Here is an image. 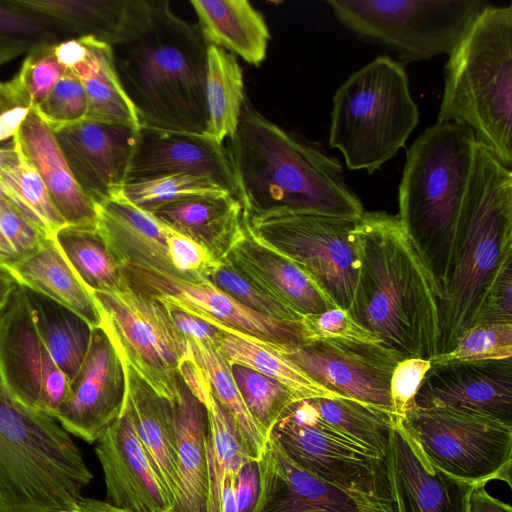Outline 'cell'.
<instances>
[{
    "instance_id": "obj_1",
    "label": "cell",
    "mask_w": 512,
    "mask_h": 512,
    "mask_svg": "<svg viewBox=\"0 0 512 512\" xmlns=\"http://www.w3.org/2000/svg\"><path fill=\"white\" fill-rule=\"evenodd\" d=\"M357 232L360 266L349 313L402 360H431L439 352V293L398 216L364 211Z\"/></svg>"
},
{
    "instance_id": "obj_2",
    "label": "cell",
    "mask_w": 512,
    "mask_h": 512,
    "mask_svg": "<svg viewBox=\"0 0 512 512\" xmlns=\"http://www.w3.org/2000/svg\"><path fill=\"white\" fill-rule=\"evenodd\" d=\"M226 148L244 213L347 218L364 213L338 159L275 124L248 99Z\"/></svg>"
},
{
    "instance_id": "obj_3",
    "label": "cell",
    "mask_w": 512,
    "mask_h": 512,
    "mask_svg": "<svg viewBox=\"0 0 512 512\" xmlns=\"http://www.w3.org/2000/svg\"><path fill=\"white\" fill-rule=\"evenodd\" d=\"M207 47L198 25L176 15L166 0H155L138 37L112 47L140 127L204 133Z\"/></svg>"
},
{
    "instance_id": "obj_4",
    "label": "cell",
    "mask_w": 512,
    "mask_h": 512,
    "mask_svg": "<svg viewBox=\"0 0 512 512\" xmlns=\"http://www.w3.org/2000/svg\"><path fill=\"white\" fill-rule=\"evenodd\" d=\"M512 257V172L475 144L449 275L439 300V354L474 322L482 297Z\"/></svg>"
},
{
    "instance_id": "obj_5",
    "label": "cell",
    "mask_w": 512,
    "mask_h": 512,
    "mask_svg": "<svg viewBox=\"0 0 512 512\" xmlns=\"http://www.w3.org/2000/svg\"><path fill=\"white\" fill-rule=\"evenodd\" d=\"M475 144L467 128L436 122L406 152L397 216L426 265L439 300L452 263Z\"/></svg>"
},
{
    "instance_id": "obj_6",
    "label": "cell",
    "mask_w": 512,
    "mask_h": 512,
    "mask_svg": "<svg viewBox=\"0 0 512 512\" xmlns=\"http://www.w3.org/2000/svg\"><path fill=\"white\" fill-rule=\"evenodd\" d=\"M437 122L472 132L512 167V5L489 3L448 54Z\"/></svg>"
},
{
    "instance_id": "obj_7",
    "label": "cell",
    "mask_w": 512,
    "mask_h": 512,
    "mask_svg": "<svg viewBox=\"0 0 512 512\" xmlns=\"http://www.w3.org/2000/svg\"><path fill=\"white\" fill-rule=\"evenodd\" d=\"M93 475L70 434L18 401L0 376V497L5 512H73Z\"/></svg>"
},
{
    "instance_id": "obj_8",
    "label": "cell",
    "mask_w": 512,
    "mask_h": 512,
    "mask_svg": "<svg viewBox=\"0 0 512 512\" xmlns=\"http://www.w3.org/2000/svg\"><path fill=\"white\" fill-rule=\"evenodd\" d=\"M329 145L350 170L372 174L404 146L419 111L404 66L379 56L352 73L332 99Z\"/></svg>"
},
{
    "instance_id": "obj_9",
    "label": "cell",
    "mask_w": 512,
    "mask_h": 512,
    "mask_svg": "<svg viewBox=\"0 0 512 512\" xmlns=\"http://www.w3.org/2000/svg\"><path fill=\"white\" fill-rule=\"evenodd\" d=\"M355 36L393 52L404 63L449 54L483 0H327Z\"/></svg>"
},
{
    "instance_id": "obj_10",
    "label": "cell",
    "mask_w": 512,
    "mask_h": 512,
    "mask_svg": "<svg viewBox=\"0 0 512 512\" xmlns=\"http://www.w3.org/2000/svg\"><path fill=\"white\" fill-rule=\"evenodd\" d=\"M359 218L243 212L255 239L296 263L338 308L346 310L360 266Z\"/></svg>"
},
{
    "instance_id": "obj_11",
    "label": "cell",
    "mask_w": 512,
    "mask_h": 512,
    "mask_svg": "<svg viewBox=\"0 0 512 512\" xmlns=\"http://www.w3.org/2000/svg\"><path fill=\"white\" fill-rule=\"evenodd\" d=\"M426 461L471 484L511 487L512 425L451 408H417L399 417Z\"/></svg>"
},
{
    "instance_id": "obj_12",
    "label": "cell",
    "mask_w": 512,
    "mask_h": 512,
    "mask_svg": "<svg viewBox=\"0 0 512 512\" xmlns=\"http://www.w3.org/2000/svg\"><path fill=\"white\" fill-rule=\"evenodd\" d=\"M122 359L172 405L179 394V369L191 347L168 309L154 297L129 287L117 293L89 290Z\"/></svg>"
},
{
    "instance_id": "obj_13",
    "label": "cell",
    "mask_w": 512,
    "mask_h": 512,
    "mask_svg": "<svg viewBox=\"0 0 512 512\" xmlns=\"http://www.w3.org/2000/svg\"><path fill=\"white\" fill-rule=\"evenodd\" d=\"M270 435L306 472L349 491L393 499L387 458L331 427L307 399L292 403Z\"/></svg>"
},
{
    "instance_id": "obj_14",
    "label": "cell",
    "mask_w": 512,
    "mask_h": 512,
    "mask_svg": "<svg viewBox=\"0 0 512 512\" xmlns=\"http://www.w3.org/2000/svg\"><path fill=\"white\" fill-rule=\"evenodd\" d=\"M129 285L165 306L201 318L218 329L277 346L307 343L300 321L277 320L244 307L209 280L192 282L148 266L122 267Z\"/></svg>"
},
{
    "instance_id": "obj_15",
    "label": "cell",
    "mask_w": 512,
    "mask_h": 512,
    "mask_svg": "<svg viewBox=\"0 0 512 512\" xmlns=\"http://www.w3.org/2000/svg\"><path fill=\"white\" fill-rule=\"evenodd\" d=\"M273 348L332 393L395 414L390 380L402 359L384 346L325 339Z\"/></svg>"
},
{
    "instance_id": "obj_16",
    "label": "cell",
    "mask_w": 512,
    "mask_h": 512,
    "mask_svg": "<svg viewBox=\"0 0 512 512\" xmlns=\"http://www.w3.org/2000/svg\"><path fill=\"white\" fill-rule=\"evenodd\" d=\"M0 376L18 401L53 418L69 388L42 341L20 285L0 315Z\"/></svg>"
},
{
    "instance_id": "obj_17",
    "label": "cell",
    "mask_w": 512,
    "mask_h": 512,
    "mask_svg": "<svg viewBox=\"0 0 512 512\" xmlns=\"http://www.w3.org/2000/svg\"><path fill=\"white\" fill-rule=\"evenodd\" d=\"M126 396L123 360L107 330L92 329L84 362L61 402L54 419L88 443L96 442L119 418Z\"/></svg>"
},
{
    "instance_id": "obj_18",
    "label": "cell",
    "mask_w": 512,
    "mask_h": 512,
    "mask_svg": "<svg viewBox=\"0 0 512 512\" xmlns=\"http://www.w3.org/2000/svg\"><path fill=\"white\" fill-rule=\"evenodd\" d=\"M257 468L258 494L250 512H398L393 499L349 491L301 469L272 435Z\"/></svg>"
},
{
    "instance_id": "obj_19",
    "label": "cell",
    "mask_w": 512,
    "mask_h": 512,
    "mask_svg": "<svg viewBox=\"0 0 512 512\" xmlns=\"http://www.w3.org/2000/svg\"><path fill=\"white\" fill-rule=\"evenodd\" d=\"M417 408H451L512 425V357L431 364Z\"/></svg>"
},
{
    "instance_id": "obj_20",
    "label": "cell",
    "mask_w": 512,
    "mask_h": 512,
    "mask_svg": "<svg viewBox=\"0 0 512 512\" xmlns=\"http://www.w3.org/2000/svg\"><path fill=\"white\" fill-rule=\"evenodd\" d=\"M178 173L209 178L239 200L233 167L223 144L200 133L141 126L125 182Z\"/></svg>"
},
{
    "instance_id": "obj_21",
    "label": "cell",
    "mask_w": 512,
    "mask_h": 512,
    "mask_svg": "<svg viewBox=\"0 0 512 512\" xmlns=\"http://www.w3.org/2000/svg\"><path fill=\"white\" fill-rule=\"evenodd\" d=\"M138 130L84 119L54 132L75 179L94 204L125 183Z\"/></svg>"
},
{
    "instance_id": "obj_22",
    "label": "cell",
    "mask_w": 512,
    "mask_h": 512,
    "mask_svg": "<svg viewBox=\"0 0 512 512\" xmlns=\"http://www.w3.org/2000/svg\"><path fill=\"white\" fill-rule=\"evenodd\" d=\"M106 502L132 512H171V505L149 463L125 410L96 441Z\"/></svg>"
},
{
    "instance_id": "obj_23",
    "label": "cell",
    "mask_w": 512,
    "mask_h": 512,
    "mask_svg": "<svg viewBox=\"0 0 512 512\" xmlns=\"http://www.w3.org/2000/svg\"><path fill=\"white\" fill-rule=\"evenodd\" d=\"M387 461L398 512H468L469 496L476 485L429 464L399 417Z\"/></svg>"
},
{
    "instance_id": "obj_24",
    "label": "cell",
    "mask_w": 512,
    "mask_h": 512,
    "mask_svg": "<svg viewBox=\"0 0 512 512\" xmlns=\"http://www.w3.org/2000/svg\"><path fill=\"white\" fill-rule=\"evenodd\" d=\"M51 21L67 38L91 36L117 46L147 27L155 0H7Z\"/></svg>"
},
{
    "instance_id": "obj_25",
    "label": "cell",
    "mask_w": 512,
    "mask_h": 512,
    "mask_svg": "<svg viewBox=\"0 0 512 512\" xmlns=\"http://www.w3.org/2000/svg\"><path fill=\"white\" fill-rule=\"evenodd\" d=\"M224 259L302 317L338 308L307 272L255 239L245 224Z\"/></svg>"
},
{
    "instance_id": "obj_26",
    "label": "cell",
    "mask_w": 512,
    "mask_h": 512,
    "mask_svg": "<svg viewBox=\"0 0 512 512\" xmlns=\"http://www.w3.org/2000/svg\"><path fill=\"white\" fill-rule=\"evenodd\" d=\"M123 364L126 378L123 410L134 425L172 511L179 490L174 407L157 394L126 361L123 360Z\"/></svg>"
},
{
    "instance_id": "obj_27",
    "label": "cell",
    "mask_w": 512,
    "mask_h": 512,
    "mask_svg": "<svg viewBox=\"0 0 512 512\" xmlns=\"http://www.w3.org/2000/svg\"><path fill=\"white\" fill-rule=\"evenodd\" d=\"M16 139L67 225L96 227L95 205L75 179L54 132L30 109Z\"/></svg>"
},
{
    "instance_id": "obj_28",
    "label": "cell",
    "mask_w": 512,
    "mask_h": 512,
    "mask_svg": "<svg viewBox=\"0 0 512 512\" xmlns=\"http://www.w3.org/2000/svg\"><path fill=\"white\" fill-rule=\"evenodd\" d=\"M94 205L96 229L121 267L143 265L177 276L164 224L116 194Z\"/></svg>"
},
{
    "instance_id": "obj_29",
    "label": "cell",
    "mask_w": 512,
    "mask_h": 512,
    "mask_svg": "<svg viewBox=\"0 0 512 512\" xmlns=\"http://www.w3.org/2000/svg\"><path fill=\"white\" fill-rule=\"evenodd\" d=\"M150 214L172 230L206 247L220 262L244 228L243 206L231 194L187 199L158 208Z\"/></svg>"
},
{
    "instance_id": "obj_30",
    "label": "cell",
    "mask_w": 512,
    "mask_h": 512,
    "mask_svg": "<svg viewBox=\"0 0 512 512\" xmlns=\"http://www.w3.org/2000/svg\"><path fill=\"white\" fill-rule=\"evenodd\" d=\"M200 32L209 45L253 66L266 58L271 38L263 14L247 0H192Z\"/></svg>"
},
{
    "instance_id": "obj_31",
    "label": "cell",
    "mask_w": 512,
    "mask_h": 512,
    "mask_svg": "<svg viewBox=\"0 0 512 512\" xmlns=\"http://www.w3.org/2000/svg\"><path fill=\"white\" fill-rule=\"evenodd\" d=\"M173 407L179 490L171 512H207L206 410L181 379Z\"/></svg>"
},
{
    "instance_id": "obj_32",
    "label": "cell",
    "mask_w": 512,
    "mask_h": 512,
    "mask_svg": "<svg viewBox=\"0 0 512 512\" xmlns=\"http://www.w3.org/2000/svg\"><path fill=\"white\" fill-rule=\"evenodd\" d=\"M19 285L72 310L91 328L102 319L89 289L73 270L54 237L32 256L8 268Z\"/></svg>"
},
{
    "instance_id": "obj_33",
    "label": "cell",
    "mask_w": 512,
    "mask_h": 512,
    "mask_svg": "<svg viewBox=\"0 0 512 512\" xmlns=\"http://www.w3.org/2000/svg\"><path fill=\"white\" fill-rule=\"evenodd\" d=\"M82 38L86 54L68 70L76 74L85 89V119L139 129V118L116 70L112 46L91 36Z\"/></svg>"
},
{
    "instance_id": "obj_34",
    "label": "cell",
    "mask_w": 512,
    "mask_h": 512,
    "mask_svg": "<svg viewBox=\"0 0 512 512\" xmlns=\"http://www.w3.org/2000/svg\"><path fill=\"white\" fill-rule=\"evenodd\" d=\"M205 96L207 124L204 135L223 144L237 131L246 101L243 72L236 56L214 45L207 47Z\"/></svg>"
},
{
    "instance_id": "obj_35",
    "label": "cell",
    "mask_w": 512,
    "mask_h": 512,
    "mask_svg": "<svg viewBox=\"0 0 512 512\" xmlns=\"http://www.w3.org/2000/svg\"><path fill=\"white\" fill-rule=\"evenodd\" d=\"M195 397L204 406L207 417L205 454L207 466V512H223L224 481L230 471L239 472L253 461L244 451L228 412L214 397L208 382Z\"/></svg>"
},
{
    "instance_id": "obj_36",
    "label": "cell",
    "mask_w": 512,
    "mask_h": 512,
    "mask_svg": "<svg viewBox=\"0 0 512 512\" xmlns=\"http://www.w3.org/2000/svg\"><path fill=\"white\" fill-rule=\"evenodd\" d=\"M24 289L44 345L71 382L84 362L93 328L62 304L25 287Z\"/></svg>"
},
{
    "instance_id": "obj_37",
    "label": "cell",
    "mask_w": 512,
    "mask_h": 512,
    "mask_svg": "<svg viewBox=\"0 0 512 512\" xmlns=\"http://www.w3.org/2000/svg\"><path fill=\"white\" fill-rule=\"evenodd\" d=\"M219 330L214 346L229 364L244 365L277 380L298 400L340 397L308 377L293 362L277 352L273 345L239 333Z\"/></svg>"
},
{
    "instance_id": "obj_38",
    "label": "cell",
    "mask_w": 512,
    "mask_h": 512,
    "mask_svg": "<svg viewBox=\"0 0 512 512\" xmlns=\"http://www.w3.org/2000/svg\"><path fill=\"white\" fill-rule=\"evenodd\" d=\"M0 187L28 219L54 237L67 223L55 208L40 176L22 153L16 135L1 147Z\"/></svg>"
},
{
    "instance_id": "obj_39",
    "label": "cell",
    "mask_w": 512,
    "mask_h": 512,
    "mask_svg": "<svg viewBox=\"0 0 512 512\" xmlns=\"http://www.w3.org/2000/svg\"><path fill=\"white\" fill-rule=\"evenodd\" d=\"M54 239L84 285L91 291L117 293L129 287L96 227L66 225Z\"/></svg>"
},
{
    "instance_id": "obj_40",
    "label": "cell",
    "mask_w": 512,
    "mask_h": 512,
    "mask_svg": "<svg viewBox=\"0 0 512 512\" xmlns=\"http://www.w3.org/2000/svg\"><path fill=\"white\" fill-rule=\"evenodd\" d=\"M307 401L331 427L380 457L387 458L398 416L344 397H317Z\"/></svg>"
},
{
    "instance_id": "obj_41",
    "label": "cell",
    "mask_w": 512,
    "mask_h": 512,
    "mask_svg": "<svg viewBox=\"0 0 512 512\" xmlns=\"http://www.w3.org/2000/svg\"><path fill=\"white\" fill-rule=\"evenodd\" d=\"M193 356L204 372L214 397L230 415L246 454L257 462L267 439L248 411L232 376L230 365L214 345L188 340Z\"/></svg>"
},
{
    "instance_id": "obj_42",
    "label": "cell",
    "mask_w": 512,
    "mask_h": 512,
    "mask_svg": "<svg viewBox=\"0 0 512 512\" xmlns=\"http://www.w3.org/2000/svg\"><path fill=\"white\" fill-rule=\"evenodd\" d=\"M115 194L150 213L187 199L230 193L209 178L178 173L125 182Z\"/></svg>"
},
{
    "instance_id": "obj_43",
    "label": "cell",
    "mask_w": 512,
    "mask_h": 512,
    "mask_svg": "<svg viewBox=\"0 0 512 512\" xmlns=\"http://www.w3.org/2000/svg\"><path fill=\"white\" fill-rule=\"evenodd\" d=\"M243 401L268 440L288 407L299 401L282 383L240 364H229Z\"/></svg>"
},
{
    "instance_id": "obj_44",
    "label": "cell",
    "mask_w": 512,
    "mask_h": 512,
    "mask_svg": "<svg viewBox=\"0 0 512 512\" xmlns=\"http://www.w3.org/2000/svg\"><path fill=\"white\" fill-rule=\"evenodd\" d=\"M55 44L32 47L9 84L21 107L34 109L51 91L65 68L55 55Z\"/></svg>"
},
{
    "instance_id": "obj_45",
    "label": "cell",
    "mask_w": 512,
    "mask_h": 512,
    "mask_svg": "<svg viewBox=\"0 0 512 512\" xmlns=\"http://www.w3.org/2000/svg\"><path fill=\"white\" fill-rule=\"evenodd\" d=\"M48 237L17 209L0 187V266L9 268L32 256Z\"/></svg>"
},
{
    "instance_id": "obj_46",
    "label": "cell",
    "mask_w": 512,
    "mask_h": 512,
    "mask_svg": "<svg viewBox=\"0 0 512 512\" xmlns=\"http://www.w3.org/2000/svg\"><path fill=\"white\" fill-rule=\"evenodd\" d=\"M209 281L232 299L255 313L277 320H302V316L261 289L236 270L226 259L221 261L219 268Z\"/></svg>"
},
{
    "instance_id": "obj_47",
    "label": "cell",
    "mask_w": 512,
    "mask_h": 512,
    "mask_svg": "<svg viewBox=\"0 0 512 512\" xmlns=\"http://www.w3.org/2000/svg\"><path fill=\"white\" fill-rule=\"evenodd\" d=\"M510 357H512V323H499L473 326L459 338L450 352L439 354L430 362L437 364Z\"/></svg>"
},
{
    "instance_id": "obj_48",
    "label": "cell",
    "mask_w": 512,
    "mask_h": 512,
    "mask_svg": "<svg viewBox=\"0 0 512 512\" xmlns=\"http://www.w3.org/2000/svg\"><path fill=\"white\" fill-rule=\"evenodd\" d=\"M32 110L53 132L84 120L88 104L82 82L75 73L65 69L51 91Z\"/></svg>"
},
{
    "instance_id": "obj_49",
    "label": "cell",
    "mask_w": 512,
    "mask_h": 512,
    "mask_svg": "<svg viewBox=\"0 0 512 512\" xmlns=\"http://www.w3.org/2000/svg\"><path fill=\"white\" fill-rule=\"evenodd\" d=\"M170 263L178 277L192 281L209 280L221 262L203 245L165 225Z\"/></svg>"
},
{
    "instance_id": "obj_50",
    "label": "cell",
    "mask_w": 512,
    "mask_h": 512,
    "mask_svg": "<svg viewBox=\"0 0 512 512\" xmlns=\"http://www.w3.org/2000/svg\"><path fill=\"white\" fill-rule=\"evenodd\" d=\"M307 341L345 340L382 345L380 339L358 324L348 310L334 308L302 317Z\"/></svg>"
},
{
    "instance_id": "obj_51",
    "label": "cell",
    "mask_w": 512,
    "mask_h": 512,
    "mask_svg": "<svg viewBox=\"0 0 512 512\" xmlns=\"http://www.w3.org/2000/svg\"><path fill=\"white\" fill-rule=\"evenodd\" d=\"M0 36L22 40L33 46L68 39L49 20L0 0Z\"/></svg>"
},
{
    "instance_id": "obj_52",
    "label": "cell",
    "mask_w": 512,
    "mask_h": 512,
    "mask_svg": "<svg viewBox=\"0 0 512 512\" xmlns=\"http://www.w3.org/2000/svg\"><path fill=\"white\" fill-rule=\"evenodd\" d=\"M499 323H512V257L503 263L485 291L473 326Z\"/></svg>"
},
{
    "instance_id": "obj_53",
    "label": "cell",
    "mask_w": 512,
    "mask_h": 512,
    "mask_svg": "<svg viewBox=\"0 0 512 512\" xmlns=\"http://www.w3.org/2000/svg\"><path fill=\"white\" fill-rule=\"evenodd\" d=\"M430 367V360L421 358H406L398 362L390 380V394L396 416L403 417L415 407L416 393Z\"/></svg>"
},
{
    "instance_id": "obj_54",
    "label": "cell",
    "mask_w": 512,
    "mask_h": 512,
    "mask_svg": "<svg viewBox=\"0 0 512 512\" xmlns=\"http://www.w3.org/2000/svg\"><path fill=\"white\" fill-rule=\"evenodd\" d=\"M165 307L168 309L175 327L186 340L215 344L220 332L217 327L187 312Z\"/></svg>"
},
{
    "instance_id": "obj_55",
    "label": "cell",
    "mask_w": 512,
    "mask_h": 512,
    "mask_svg": "<svg viewBox=\"0 0 512 512\" xmlns=\"http://www.w3.org/2000/svg\"><path fill=\"white\" fill-rule=\"evenodd\" d=\"M257 462L250 461L241 467L237 475L236 497L238 512H250L258 494Z\"/></svg>"
},
{
    "instance_id": "obj_56",
    "label": "cell",
    "mask_w": 512,
    "mask_h": 512,
    "mask_svg": "<svg viewBox=\"0 0 512 512\" xmlns=\"http://www.w3.org/2000/svg\"><path fill=\"white\" fill-rule=\"evenodd\" d=\"M468 512H512V508L490 495L484 484H478L469 496Z\"/></svg>"
},
{
    "instance_id": "obj_57",
    "label": "cell",
    "mask_w": 512,
    "mask_h": 512,
    "mask_svg": "<svg viewBox=\"0 0 512 512\" xmlns=\"http://www.w3.org/2000/svg\"><path fill=\"white\" fill-rule=\"evenodd\" d=\"M25 107L13 108L0 116V142L13 138L29 113Z\"/></svg>"
},
{
    "instance_id": "obj_58",
    "label": "cell",
    "mask_w": 512,
    "mask_h": 512,
    "mask_svg": "<svg viewBox=\"0 0 512 512\" xmlns=\"http://www.w3.org/2000/svg\"><path fill=\"white\" fill-rule=\"evenodd\" d=\"M32 47L28 42L0 36V66L27 53Z\"/></svg>"
},
{
    "instance_id": "obj_59",
    "label": "cell",
    "mask_w": 512,
    "mask_h": 512,
    "mask_svg": "<svg viewBox=\"0 0 512 512\" xmlns=\"http://www.w3.org/2000/svg\"><path fill=\"white\" fill-rule=\"evenodd\" d=\"M238 472L230 471L224 481L222 510L223 512H238L236 483Z\"/></svg>"
},
{
    "instance_id": "obj_60",
    "label": "cell",
    "mask_w": 512,
    "mask_h": 512,
    "mask_svg": "<svg viewBox=\"0 0 512 512\" xmlns=\"http://www.w3.org/2000/svg\"><path fill=\"white\" fill-rule=\"evenodd\" d=\"M18 286L19 284L11 271L4 266H0V315Z\"/></svg>"
},
{
    "instance_id": "obj_61",
    "label": "cell",
    "mask_w": 512,
    "mask_h": 512,
    "mask_svg": "<svg viewBox=\"0 0 512 512\" xmlns=\"http://www.w3.org/2000/svg\"><path fill=\"white\" fill-rule=\"evenodd\" d=\"M73 512H132L117 508L106 501H100L92 498L82 497Z\"/></svg>"
},
{
    "instance_id": "obj_62",
    "label": "cell",
    "mask_w": 512,
    "mask_h": 512,
    "mask_svg": "<svg viewBox=\"0 0 512 512\" xmlns=\"http://www.w3.org/2000/svg\"><path fill=\"white\" fill-rule=\"evenodd\" d=\"M16 107L21 105L9 82H0V116Z\"/></svg>"
},
{
    "instance_id": "obj_63",
    "label": "cell",
    "mask_w": 512,
    "mask_h": 512,
    "mask_svg": "<svg viewBox=\"0 0 512 512\" xmlns=\"http://www.w3.org/2000/svg\"><path fill=\"white\" fill-rule=\"evenodd\" d=\"M0 512H5L4 511V507H3V503H2V500H1V497H0Z\"/></svg>"
}]
</instances>
